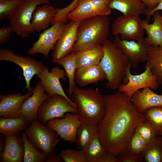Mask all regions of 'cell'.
<instances>
[{
  "label": "cell",
  "instance_id": "obj_38",
  "mask_svg": "<svg viewBox=\"0 0 162 162\" xmlns=\"http://www.w3.org/2000/svg\"><path fill=\"white\" fill-rule=\"evenodd\" d=\"M118 162H141L142 161L141 154H134L127 150L117 156Z\"/></svg>",
  "mask_w": 162,
  "mask_h": 162
},
{
  "label": "cell",
  "instance_id": "obj_36",
  "mask_svg": "<svg viewBox=\"0 0 162 162\" xmlns=\"http://www.w3.org/2000/svg\"><path fill=\"white\" fill-rule=\"evenodd\" d=\"M21 0H0V20L9 19Z\"/></svg>",
  "mask_w": 162,
  "mask_h": 162
},
{
  "label": "cell",
  "instance_id": "obj_26",
  "mask_svg": "<svg viewBox=\"0 0 162 162\" xmlns=\"http://www.w3.org/2000/svg\"><path fill=\"white\" fill-rule=\"evenodd\" d=\"M57 63L62 66L64 70L68 80V93L70 96L71 95L76 87L75 76L77 67L75 52H71Z\"/></svg>",
  "mask_w": 162,
  "mask_h": 162
},
{
  "label": "cell",
  "instance_id": "obj_6",
  "mask_svg": "<svg viewBox=\"0 0 162 162\" xmlns=\"http://www.w3.org/2000/svg\"><path fill=\"white\" fill-rule=\"evenodd\" d=\"M44 124L37 119L30 123L25 133L38 149L48 155L54 154L58 142V135L56 131Z\"/></svg>",
  "mask_w": 162,
  "mask_h": 162
},
{
  "label": "cell",
  "instance_id": "obj_1",
  "mask_svg": "<svg viewBox=\"0 0 162 162\" xmlns=\"http://www.w3.org/2000/svg\"><path fill=\"white\" fill-rule=\"evenodd\" d=\"M104 99L106 112L97 126L98 132L106 151L117 156L126 150L135 128L145 118L130 98L118 91Z\"/></svg>",
  "mask_w": 162,
  "mask_h": 162
},
{
  "label": "cell",
  "instance_id": "obj_37",
  "mask_svg": "<svg viewBox=\"0 0 162 162\" xmlns=\"http://www.w3.org/2000/svg\"><path fill=\"white\" fill-rule=\"evenodd\" d=\"M134 131L138 134L148 142L157 135L151 125L146 121L138 125Z\"/></svg>",
  "mask_w": 162,
  "mask_h": 162
},
{
  "label": "cell",
  "instance_id": "obj_8",
  "mask_svg": "<svg viewBox=\"0 0 162 162\" xmlns=\"http://www.w3.org/2000/svg\"><path fill=\"white\" fill-rule=\"evenodd\" d=\"M67 112L77 113L76 108L62 96L55 95L50 97L38 110L37 119L43 124L52 119L63 118Z\"/></svg>",
  "mask_w": 162,
  "mask_h": 162
},
{
  "label": "cell",
  "instance_id": "obj_31",
  "mask_svg": "<svg viewBox=\"0 0 162 162\" xmlns=\"http://www.w3.org/2000/svg\"><path fill=\"white\" fill-rule=\"evenodd\" d=\"M22 137L23 142L24 162H43L46 161L48 155L36 148L29 141L25 133Z\"/></svg>",
  "mask_w": 162,
  "mask_h": 162
},
{
  "label": "cell",
  "instance_id": "obj_27",
  "mask_svg": "<svg viewBox=\"0 0 162 162\" xmlns=\"http://www.w3.org/2000/svg\"><path fill=\"white\" fill-rule=\"evenodd\" d=\"M28 122L22 116L3 118L0 119V133L5 136L17 134L25 129Z\"/></svg>",
  "mask_w": 162,
  "mask_h": 162
},
{
  "label": "cell",
  "instance_id": "obj_22",
  "mask_svg": "<svg viewBox=\"0 0 162 162\" xmlns=\"http://www.w3.org/2000/svg\"><path fill=\"white\" fill-rule=\"evenodd\" d=\"M48 4L39 6L34 10L31 22L34 31L39 32L44 30L51 23L56 14V8Z\"/></svg>",
  "mask_w": 162,
  "mask_h": 162
},
{
  "label": "cell",
  "instance_id": "obj_34",
  "mask_svg": "<svg viewBox=\"0 0 162 162\" xmlns=\"http://www.w3.org/2000/svg\"><path fill=\"white\" fill-rule=\"evenodd\" d=\"M148 143L138 134L134 131L128 142L126 150L134 154H141Z\"/></svg>",
  "mask_w": 162,
  "mask_h": 162
},
{
  "label": "cell",
  "instance_id": "obj_33",
  "mask_svg": "<svg viewBox=\"0 0 162 162\" xmlns=\"http://www.w3.org/2000/svg\"><path fill=\"white\" fill-rule=\"evenodd\" d=\"M145 121L149 123L157 135H162V106L148 108L142 112Z\"/></svg>",
  "mask_w": 162,
  "mask_h": 162
},
{
  "label": "cell",
  "instance_id": "obj_17",
  "mask_svg": "<svg viewBox=\"0 0 162 162\" xmlns=\"http://www.w3.org/2000/svg\"><path fill=\"white\" fill-rule=\"evenodd\" d=\"M33 90L23 95L20 93H11L5 95L0 94V116L3 118H15L21 116L22 105L32 94Z\"/></svg>",
  "mask_w": 162,
  "mask_h": 162
},
{
  "label": "cell",
  "instance_id": "obj_12",
  "mask_svg": "<svg viewBox=\"0 0 162 162\" xmlns=\"http://www.w3.org/2000/svg\"><path fill=\"white\" fill-rule=\"evenodd\" d=\"M82 122L78 113H66L63 118H56L47 123V126L53 130L60 138L70 143L75 142L77 131Z\"/></svg>",
  "mask_w": 162,
  "mask_h": 162
},
{
  "label": "cell",
  "instance_id": "obj_10",
  "mask_svg": "<svg viewBox=\"0 0 162 162\" xmlns=\"http://www.w3.org/2000/svg\"><path fill=\"white\" fill-rule=\"evenodd\" d=\"M0 60L12 62L21 68L26 82V88L28 91L32 89L30 82L33 77L38 74L45 67L41 62L29 57L20 56L3 48L0 49Z\"/></svg>",
  "mask_w": 162,
  "mask_h": 162
},
{
  "label": "cell",
  "instance_id": "obj_42",
  "mask_svg": "<svg viewBox=\"0 0 162 162\" xmlns=\"http://www.w3.org/2000/svg\"><path fill=\"white\" fill-rule=\"evenodd\" d=\"M162 10V0L157 4V5L153 9L146 11L145 14L146 18V20L149 21L150 18L154 13L159 10Z\"/></svg>",
  "mask_w": 162,
  "mask_h": 162
},
{
  "label": "cell",
  "instance_id": "obj_44",
  "mask_svg": "<svg viewBox=\"0 0 162 162\" xmlns=\"http://www.w3.org/2000/svg\"><path fill=\"white\" fill-rule=\"evenodd\" d=\"M79 0H74L73 1L77 3Z\"/></svg>",
  "mask_w": 162,
  "mask_h": 162
},
{
  "label": "cell",
  "instance_id": "obj_43",
  "mask_svg": "<svg viewBox=\"0 0 162 162\" xmlns=\"http://www.w3.org/2000/svg\"><path fill=\"white\" fill-rule=\"evenodd\" d=\"M46 162H64V161L59 155H56L52 154L48 156Z\"/></svg>",
  "mask_w": 162,
  "mask_h": 162
},
{
  "label": "cell",
  "instance_id": "obj_29",
  "mask_svg": "<svg viewBox=\"0 0 162 162\" xmlns=\"http://www.w3.org/2000/svg\"><path fill=\"white\" fill-rule=\"evenodd\" d=\"M146 62L149 65L159 83H162V45L150 46Z\"/></svg>",
  "mask_w": 162,
  "mask_h": 162
},
{
  "label": "cell",
  "instance_id": "obj_41",
  "mask_svg": "<svg viewBox=\"0 0 162 162\" xmlns=\"http://www.w3.org/2000/svg\"><path fill=\"white\" fill-rule=\"evenodd\" d=\"M162 0H141L146 8V11L154 8Z\"/></svg>",
  "mask_w": 162,
  "mask_h": 162
},
{
  "label": "cell",
  "instance_id": "obj_7",
  "mask_svg": "<svg viewBox=\"0 0 162 162\" xmlns=\"http://www.w3.org/2000/svg\"><path fill=\"white\" fill-rule=\"evenodd\" d=\"M131 67H130L127 70L125 81L126 83L121 85L118 89L119 91L130 98L132 95L138 90L147 87L152 89L158 88L159 83L148 64H146L144 71L138 75L131 74Z\"/></svg>",
  "mask_w": 162,
  "mask_h": 162
},
{
  "label": "cell",
  "instance_id": "obj_13",
  "mask_svg": "<svg viewBox=\"0 0 162 162\" xmlns=\"http://www.w3.org/2000/svg\"><path fill=\"white\" fill-rule=\"evenodd\" d=\"M65 25L63 22L59 21L44 30L29 50L28 53L33 55L40 53L47 58L50 52L53 50L62 33Z\"/></svg>",
  "mask_w": 162,
  "mask_h": 162
},
{
  "label": "cell",
  "instance_id": "obj_15",
  "mask_svg": "<svg viewBox=\"0 0 162 162\" xmlns=\"http://www.w3.org/2000/svg\"><path fill=\"white\" fill-rule=\"evenodd\" d=\"M80 21H71L65 24L62 33L56 42L52 53L53 62L57 63L72 52L77 39V32Z\"/></svg>",
  "mask_w": 162,
  "mask_h": 162
},
{
  "label": "cell",
  "instance_id": "obj_25",
  "mask_svg": "<svg viewBox=\"0 0 162 162\" xmlns=\"http://www.w3.org/2000/svg\"><path fill=\"white\" fill-rule=\"evenodd\" d=\"M77 69L99 65L103 54L102 46L88 47L75 52Z\"/></svg>",
  "mask_w": 162,
  "mask_h": 162
},
{
  "label": "cell",
  "instance_id": "obj_19",
  "mask_svg": "<svg viewBox=\"0 0 162 162\" xmlns=\"http://www.w3.org/2000/svg\"><path fill=\"white\" fill-rule=\"evenodd\" d=\"M17 134L5 136L4 146L0 161L4 162H21L23 161L24 146L22 137Z\"/></svg>",
  "mask_w": 162,
  "mask_h": 162
},
{
  "label": "cell",
  "instance_id": "obj_9",
  "mask_svg": "<svg viewBox=\"0 0 162 162\" xmlns=\"http://www.w3.org/2000/svg\"><path fill=\"white\" fill-rule=\"evenodd\" d=\"M140 16L118 17L112 24L111 31L114 36L120 35L125 40H138L143 38L145 31Z\"/></svg>",
  "mask_w": 162,
  "mask_h": 162
},
{
  "label": "cell",
  "instance_id": "obj_20",
  "mask_svg": "<svg viewBox=\"0 0 162 162\" xmlns=\"http://www.w3.org/2000/svg\"><path fill=\"white\" fill-rule=\"evenodd\" d=\"M151 89L147 87L138 90L130 98L136 107L141 112L150 108L162 106V94H158Z\"/></svg>",
  "mask_w": 162,
  "mask_h": 162
},
{
  "label": "cell",
  "instance_id": "obj_5",
  "mask_svg": "<svg viewBox=\"0 0 162 162\" xmlns=\"http://www.w3.org/2000/svg\"><path fill=\"white\" fill-rule=\"evenodd\" d=\"M49 0H21L9 18L13 32L22 38L33 32L31 24L33 13L41 4H49Z\"/></svg>",
  "mask_w": 162,
  "mask_h": 162
},
{
  "label": "cell",
  "instance_id": "obj_40",
  "mask_svg": "<svg viewBox=\"0 0 162 162\" xmlns=\"http://www.w3.org/2000/svg\"><path fill=\"white\" fill-rule=\"evenodd\" d=\"M98 162H118L117 156L110 152L106 151Z\"/></svg>",
  "mask_w": 162,
  "mask_h": 162
},
{
  "label": "cell",
  "instance_id": "obj_2",
  "mask_svg": "<svg viewBox=\"0 0 162 162\" xmlns=\"http://www.w3.org/2000/svg\"><path fill=\"white\" fill-rule=\"evenodd\" d=\"M71 96L82 123L97 126L106 112L104 96L100 90L76 86Z\"/></svg>",
  "mask_w": 162,
  "mask_h": 162
},
{
  "label": "cell",
  "instance_id": "obj_23",
  "mask_svg": "<svg viewBox=\"0 0 162 162\" xmlns=\"http://www.w3.org/2000/svg\"><path fill=\"white\" fill-rule=\"evenodd\" d=\"M153 16V22L151 24L146 20L142 21V26L147 36L144 39L149 46L162 45V15L158 11Z\"/></svg>",
  "mask_w": 162,
  "mask_h": 162
},
{
  "label": "cell",
  "instance_id": "obj_28",
  "mask_svg": "<svg viewBox=\"0 0 162 162\" xmlns=\"http://www.w3.org/2000/svg\"><path fill=\"white\" fill-rule=\"evenodd\" d=\"M141 156L144 161L162 162V135H156L150 141Z\"/></svg>",
  "mask_w": 162,
  "mask_h": 162
},
{
  "label": "cell",
  "instance_id": "obj_3",
  "mask_svg": "<svg viewBox=\"0 0 162 162\" xmlns=\"http://www.w3.org/2000/svg\"><path fill=\"white\" fill-rule=\"evenodd\" d=\"M103 54L100 65L104 72L107 82L106 87L118 89L125 82L130 63L115 43L107 39L102 45Z\"/></svg>",
  "mask_w": 162,
  "mask_h": 162
},
{
  "label": "cell",
  "instance_id": "obj_32",
  "mask_svg": "<svg viewBox=\"0 0 162 162\" xmlns=\"http://www.w3.org/2000/svg\"><path fill=\"white\" fill-rule=\"evenodd\" d=\"M98 132L97 126L82 123L78 130L75 141L79 149L83 151Z\"/></svg>",
  "mask_w": 162,
  "mask_h": 162
},
{
  "label": "cell",
  "instance_id": "obj_21",
  "mask_svg": "<svg viewBox=\"0 0 162 162\" xmlns=\"http://www.w3.org/2000/svg\"><path fill=\"white\" fill-rule=\"evenodd\" d=\"M106 75L100 65L77 68L75 81L76 84L84 87L106 80Z\"/></svg>",
  "mask_w": 162,
  "mask_h": 162
},
{
  "label": "cell",
  "instance_id": "obj_18",
  "mask_svg": "<svg viewBox=\"0 0 162 162\" xmlns=\"http://www.w3.org/2000/svg\"><path fill=\"white\" fill-rule=\"evenodd\" d=\"M112 12L109 7L99 8L89 0H79L74 9L68 15L71 21H81L86 19L98 16H107Z\"/></svg>",
  "mask_w": 162,
  "mask_h": 162
},
{
  "label": "cell",
  "instance_id": "obj_14",
  "mask_svg": "<svg viewBox=\"0 0 162 162\" xmlns=\"http://www.w3.org/2000/svg\"><path fill=\"white\" fill-rule=\"evenodd\" d=\"M46 92L50 97L55 95L62 96L76 108L75 103L67 96L63 90L60 80L65 79L64 71L58 67L53 68L50 71L45 67L37 75Z\"/></svg>",
  "mask_w": 162,
  "mask_h": 162
},
{
  "label": "cell",
  "instance_id": "obj_39",
  "mask_svg": "<svg viewBox=\"0 0 162 162\" xmlns=\"http://www.w3.org/2000/svg\"><path fill=\"white\" fill-rule=\"evenodd\" d=\"M13 32L10 26H3L0 28V44H3L8 41L11 38Z\"/></svg>",
  "mask_w": 162,
  "mask_h": 162
},
{
  "label": "cell",
  "instance_id": "obj_46",
  "mask_svg": "<svg viewBox=\"0 0 162 162\" xmlns=\"http://www.w3.org/2000/svg\"></svg>",
  "mask_w": 162,
  "mask_h": 162
},
{
  "label": "cell",
  "instance_id": "obj_45",
  "mask_svg": "<svg viewBox=\"0 0 162 162\" xmlns=\"http://www.w3.org/2000/svg\"><path fill=\"white\" fill-rule=\"evenodd\" d=\"M161 94H162V89Z\"/></svg>",
  "mask_w": 162,
  "mask_h": 162
},
{
  "label": "cell",
  "instance_id": "obj_4",
  "mask_svg": "<svg viewBox=\"0 0 162 162\" xmlns=\"http://www.w3.org/2000/svg\"><path fill=\"white\" fill-rule=\"evenodd\" d=\"M110 26V20L107 16H98L81 21L72 52H76L90 47L102 46L108 39Z\"/></svg>",
  "mask_w": 162,
  "mask_h": 162
},
{
  "label": "cell",
  "instance_id": "obj_11",
  "mask_svg": "<svg viewBox=\"0 0 162 162\" xmlns=\"http://www.w3.org/2000/svg\"><path fill=\"white\" fill-rule=\"evenodd\" d=\"M114 42L129 61L132 66L146 62L150 46L144 38L138 40H125L116 36Z\"/></svg>",
  "mask_w": 162,
  "mask_h": 162
},
{
  "label": "cell",
  "instance_id": "obj_30",
  "mask_svg": "<svg viewBox=\"0 0 162 162\" xmlns=\"http://www.w3.org/2000/svg\"><path fill=\"white\" fill-rule=\"evenodd\" d=\"M106 151L98 132L83 152L87 162H98Z\"/></svg>",
  "mask_w": 162,
  "mask_h": 162
},
{
  "label": "cell",
  "instance_id": "obj_35",
  "mask_svg": "<svg viewBox=\"0 0 162 162\" xmlns=\"http://www.w3.org/2000/svg\"><path fill=\"white\" fill-rule=\"evenodd\" d=\"M59 155L65 162H87L83 152L80 149H65Z\"/></svg>",
  "mask_w": 162,
  "mask_h": 162
},
{
  "label": "cell",
  "instance_id": "obj_24",
  "mask_svg": "<svg viewBox=\"0 0 162 162\" xmlns=\"http://www.w3.org/2000/svg\"><path fill=\"white\" fill-rule=\"evenodd\" d=\"M108 7L117 10L125 16L145 14L146 8L141 0H110Z\"/></svg>",
  "mask_w": 162,
  "mask_h": 162
},
{
  "label": "cell",
  "instance_id": "obj_16",
  "mask_svg": "<svg viewBox=\"0 0 162 162\" xmlns=\"http://www.w3.org/2000/svg\"><path fill=\"white\" fill-rule=\"evenodd\" d=\"M40 82L33 90L32 94L23 103L21 109L20 116L31 123L37 119L38 110L42 104L49 97Z\"/></svg>",
  "mask_w": 162,
  "mask_h": 162
}]
</instances>
